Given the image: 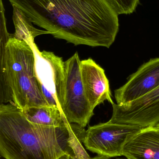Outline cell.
I'll return each instance as SVG.
<instances>
[{"mask_svg": "<svg viewBox=\"0 0 159 159\" xmlns=\"http://www.w3.org/2000/svg\"><path fill=\"white\" fill-rule=\"evenodd\" d=\"M27 43L34 52L35 75L41 93L49 106L57 107L62 114L65 97L64 61L53 52L40 51L34 40Z\"/></svg>", "mask_w": 159, "mask_h": 159, "instance_id": "277c9868", "label": "cell"}, {"mask_svg": "<svg viewBox=\"0 0 159 159\" xmlns=\"http://www.w3.org/2000/svg\"><path fill=\"white\" fill-rule=\"evenodd\" d=\"M22 112L28 121L37 125L59 127L67 121L59 109L55 107H30Z\"/></svg>", "mask_w": 159, "mask_h": 159, "instance_id": "8fae6325", "label": "cell"}, {"mask_svg": "<svg viewBox=\"0 0 159 159\" xmlns=\"http://www.w3.org/2000/svg\"><path fill=\"white\" fill-rule=\"evenodd\" d=\"M112 105L111 122L142 128L155 127L159 123V87L127 104L114 102Z\"/></svg>", "mask_w": 159, "mask_h": 159, "instance_id": "52a82bcc", "label": "cell"}, {"mask_svg": "<svg viewBox=\"0 0 159 159\" xmlns=\"http://www.w3.org/2000/svg\"><path fill=\"white\" fill-rule=\"evenodd\" d=\"M118 15H130L135 12L140 0H106Z\"/></svg>", "mask_w": 159, "mask_h": 159, "instance_id": "4fadbf2b", "label": "cell"}, {"mask_svg": "<svg viewBox=\"0 0 159 159\" xmlns=\"http://www.w3.org/2000/svg\"><path fill=\"white\" fill-rule=\"evenodd\" d=\"M159 87V57L151 59L130 76L128 81L115 91L119 105L127 104Z\"/></svg>", "mask_w": 159, "mask_h": 159, "instance_id": "ba28073f", "label": "cell"}, {"mask_svg": "<svg viewBox=\"0 0 159 159\" xmlns=\"http://www.w3.org/2000/svg\"><path fill=\"white\" fill-rule=\"evenodd\" d=\"M143 128L110 121L89 127L83 144L87 149L108 158L123 156L124 146Z\"/></svg>", "mask_w": 159, "mask_h": 159, "instance_id": "8992f818", "label": "cell"}, {"mask_svg": "<svg viewBox=\"0 0 159 159\" xmlns=\"http://www.w3.org/2000/svg\"><path fill=\"white\" fill-rule=\"evenodd\" d=\"M80 71L86 96L93 110L106 101L114 103L109 80L102 68L89 58L81 61Z\"/></svg>", "mask_w": 159, "mask_h": 159, "instance_id": "9c48e42d", "label": "cell"}, {"mask_svg": "<svg viewBox=\"0 0 159 159\" xmlns=\"http://www.w3.org/2000/svg\"><path fill=\"white\" fill-rule=\"evenodd\" d=\"M155 127L156 128V129H157L159 131V123L158 124H157L156 126H155Z\"/></svg>", "mask_w": 159, "mask_h": 159, "instance_id": "9a60e30c", "label": "cell"}, {"mask_svg": "<svg viewBox=\"0 0 159 159\" xmlns=\"http://www.w3.org/2000/svg\"><path fill=\"white\" fill-rule=\"evenodd\" d=\"M13 20L15 28L12 36L18 40L27 42L43 34H50L46 30H38L34 27L30 20L18 8L13 7Z\"/></svg>", "mask_w": 159, "mask_h": 159, "instance_id": "7c38bea8", "label": "cell"}, {"mask_svg": "<svg viewBox=\"0 0 159 159\" xmlns=\"http://www.w3.org/2000/svg\"><path fill=\"white\" fill-rule=\"evenodd\" d=\"M33 23L75 46L109 48L119 30L106 0H8Z\"/></svg>", "mask_w": 159, "mask_h": 159, "instance_id": "6da1fadb", "label": "cell"}, {"mask_svg": "<svg viewBox=\"0 0 159 159\" xmlns=\"http://www.w3.org/2000/svg\"><path fill=\"white\" fill-rule=\"evenodd\" d=\"M127 159H159V131L155 127L143 128L124 146Z\"/></svg>", "mask_w": 159, "mask_h": 159, "instance_id": "30bf717a", "label": "cell"}, {"mask_svg": "<svg viewBox=\"0 0 159 159\" xmlns=\"http://www.w3.org/2000/svg\"><path fill=\"white\" fill-rule=\"evenodd\" d=\"M0 102L22 110L49 106L38 86L32 48L10 34L1 37Z\"/></svg>", "mask_w": 159, "mask_h": 159, "instance_id": "3957f363", "label": "cell"}, {"mask_svg": "<svg viewBox=\"0 0 159 159\" xmlns=\"http://www.w3.org/2000/svg\"><path fill=\"white\" fill-rule=\"evenodd\" d=\"M85 128L34 124L12 103L0 104V154L5 159H91L83 146Z\"/></svg>", "mask_w": 159, "mask_h": 159, "instance_id": "7a4b0ae2", "label": "cell"}, {"mask_svg": "<svg viewBox=\"0 0 159 159\" xmlns=\"http://www.w3.org/2000/svg\"><path fill=\"white\" fill-rule=\"evenodd\" d=\"M91 159H108V157H104V156H99V155H98V156H96V157H94L91 158Z\"/></svg>", "mask_w": 159, "mask_h": 159, "instance_id": "5bb4252c", "label": "cell"}, {"mask_svg": "<svg viewBox=\"0 0 159 159\" xmlns=\"http://www.w3.org/2000/svg\"><path fill=\"white\" fill-rule=\"evenodd\" d=\"M80 64L77 52L64 61L65 97L62 114L68 122L85 128L94 115V110L85 93Z\"/></svg>", "mask_w": 159, "mask_h": 159, "instance_id": "5b68a950", "label": "cell"}]
</instances>
